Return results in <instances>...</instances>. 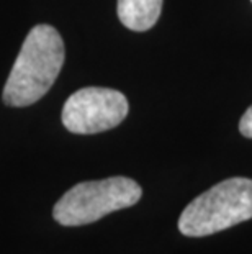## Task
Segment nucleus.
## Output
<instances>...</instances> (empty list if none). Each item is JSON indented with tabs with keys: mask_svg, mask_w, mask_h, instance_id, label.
<instances>
[{
	"mask_svg": "<svg viewBox=\"0 0 252 254\" xmlns=\"http://www.w3.org/2000/svg\"><path fill=\"white\" fill-rule=\"evenodd\" d=\"M64 43L51 25H36L26 35L3 87L8 107H28L38 102L56 82L64 64Z\"/></svg>",
	"mask_w": 252,
	"mask_h": 254,
	"instance_id": "1",
	"label": "nucleus"
},
{
	"mask_svg": "<svg viewBox=\"0 0 252 254\" xmlns=\"http://www.w3.org/2000/svg\"><path fill=\"white\" fill-rule=\"evenodd\" d=\"M252 218V179L231 177L187 205L179 230L190 238L208 236Z\"/></svg>",
	"mask_w": 252,
	"mask_h": 254,
	"instance_id": "2",
	"label": "nucleus"
},
{
	"mask_svg": "<svg viewBox=\"0 0 252 254\" xmlns=\"http://www.w3.org/2000/svg\"><path fill=\"white\" fill-rule=\"evenodd\" d=\"M141 195L139 184L130 177L118 176L80 182L57 200L52 208V217L64 226L89 225L111 212L133 207Z\"/></svg>",
	"mask_w": 252,
	"mask_h": 254,
	"instance_id": "3",
	"label": "nucleus"
},
{
	"mask_svg": "<svg viewBox=\"0 0 252 254\" xmlns=\"http://www.w3.org/2000/svg\"><path fill=\"white\" fill-rule=\"evenodd\" d=\"M130 110L121 92L106 87H84L62 107V125L71 133L94 134L118 127Z\"/></svg>",
	"mask_w": 252,
	"mask_h": 254,
	"instance_id": "4",
	"label": "nucleus"
},
{
	"mask_svg": "<svg viewBox=\"0 0 252 254\" xmlns=\"http://www.w3.org/2000/svg\"><path fill=\"white\" fill-rule=\"evenodd\" d=\"M162 0H118V18L133 31H146L157 21Z\"/></svg>",
	"mask_w": 252,
	"mask_h": 254,
	"instance_id": "5",
	"label": "nucleus"
},
{
	"mask_svg": "<svg viewBox=\"0 0 252 254\" xmlns=\"http://www.w3.org/2000/svg\"><path fill=\"white\" fill-rule=\"evenodd\" d=\"M239 131L244 134L246 138H252V105L249 107L239 122Z\"/></svg>",
	"mask_w": 252,
	"mask_h": 254,
	"instance_id": "6",
	"label": "nucleus"
},
{
	"mask_svg": "<svg viewBox=\"0 0 252 254\" xmlns=\"http://www.w3.org/2000/svg\"><path fill=\"white\" fill-rule=\"evenodd\" d=\"M251 2H252V0H251Z\"/></svg>",
	"mask_w": 252,
	"mask_h": 254,
	"instance_id": "7",
	"label": "nucleus"
}]
</instances>
